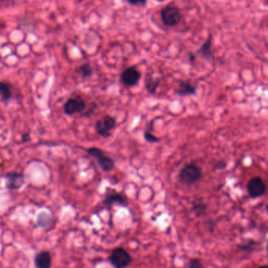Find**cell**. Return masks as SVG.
<instances>
[{
	"label": "cell",
	"instance_id": "obj_16",
	"mask_svg": "<svg viewBox=\"0 0 268 268\" xmlns=\"http://www.w3.org/2000/svg\"><path fill=\"white\" fill-rule=\"evenodd\" d=\"M76 73L81 76L83 79L91 77L93 75V71L91 65L89 64H83L76 69Z\"/></svg>",
	"mask_w": 268,
	"mask_h": 268
},
{
	"label": "cell",
	"instance_id": "obj_20",
	"mask_svg": "<svg viewBox=\"0 0 268 268\" xmlns=\"http://www.w3.org/2000/svg\"><path fill=\"white\" fill-rule=\"evenodd\" d=\"M188 268H204L203 263L199 259L197 258H194L190 260L189 263H188Z\"/></svg>",
	"mask_w": 268,
	"mask_h": 268
},
{
	"label": "cell",
	"instance_id": "obj_27",
	"mask_svg": "<svg viewBox=\"0 0 268 268\" xmlns=\"http://www.w3.org/2000/svg\"><path fill=\"white\" fill-rule=\"evenodd\" d=\"M4 1H5V0H0V2H4Z\"/></svg>",
	"mask_w": 268,
	"mask_h": 268
},
{
	"label": "cell",
	"instance_id": "obj_5",
	"mask_svg": "<svg viewBox=\"0 0 268 268\" xmlns=\"http://www.w3.org/2000/svg\"><path fill=\"white\" fill-rule=\"evenodd\" d=\"M116 126V122L110 115H105L98 119L95 124L96 133L103 138H109L111 136V131L113 130Z\"/></svg>",
	"mask_w": 268,
	"mask_h": 268
},
{
	"label": "cell",
	"instance_id": "obj_18",
	"mask_svg": "<svg viewBox=\"0 0 268 268\" xmlns=\"http://www.w3.org/2000/svg\"><path fill=\"white\" fill-rule=\"evenodd\" d=\"M257 246L256 242L253 240H246L244 243H241L239 245V249H242L243 251L252 253L254 251L256 246Z\"/></svg>",
	"mask_w": 268,
	"mask_h": 268
},
{
	"label": "cell",
	"instance_id": "obj_1",
	"mask_svg": "<svg viewBox=\"0 0 268 268\" xmlns=\"http://www.w3.org/2000/svg\"><path fill=\"white\" fill-rule=\"evenodd\" d=\"M203 177L202 169L197 164L187 163L181 168L178 178L186 185H193L198 183Z\"/></svg>",
	"mask_w": 268,
	"mask_h": 268
},
{
	"label": "cell",
	"instance_id": "obj_6",
	"mask_svg": "<svg viewBox=\"0 0 268 268\" xmlns=\"http://www.w3.org/2000/svg\"><path fill=\"white\" fill-rule=\"evenodd\" d=\"M86 109V103L82 96H76L69 98L63 106L64 113L67 115L82 113Z\"/></svg>",
	"mask_w": 268,
	"mask_h": 268
},
{
	"label": "cell",
	"instance_id": "obj_22",
	"mask_svg": "<svg viewBox=\"0 0 268 268\" xmlns=\"http://www.w3.org/2000/svg\"><path fill=\"white\" fill-rule=\"evenodd\" d=\"M226 166V164L223 162H219L218 163L216 164L215 168L217 170H221V169L224 168Z\"/></svg>",
	"mask_w": 268,
	"mask_h": 268
},
{
	"label": "cell",
	"instance_id": "obj_14",
	"mask_svg": "<svg viewBox=\"0 0 268 268\" xmlns=\"http://www.w3.org/2000/svg\"><path fill=\"white\" fill-rule=\"evenodd\" d=\"M161 79L158 77H153V76H146V80H145V87L147 90L151 94H155L157 89L160 85Z\"/></svg>",
	"mask_w": 268,
	"mask_h": 268
},
{
	"label": "cell",
	"instance_id": "obj_7",
	"mask_svg": "<svg viewBox=\"0 0 268 268\" xmlns=\"http://www.w3.org/2000/svg\"><path fill=\"white\" fill-rule=\"evenodd\" d=\"M141 73L135 67H129L121 74V82L124 86L130 88L136 86L141 80Z\"/></svg>",
	"mask_w": 268,
	"mask_h": 268
},
{
	"label": "cell",
	"instance_id": "obj_24",
	"mask_svg": "<svg viewBox=\"0 0 268 268\" xmlns=\"http://www.w3.org/2000/svg\"><path fill=\"white\" fill-rule=\"evenodd\" d=\"M266 253H267V255H268V241H267V243H266Z\"/></svg>",
	"mask_w": 268,
	"mask_h": 268
},
{
	"label": "cell",
	"instance_id": "obj_19",
	"mask_svg": "<svg viewBox=\"0 0 268 268\" xmlns=\"http://www.w3.org/2000/svg\"><path fill=\"white\" fill-rule=\"evenodd\" d=\"M144 138H145V141L150 144H155V143H158L160 141V140L154 134L151 133V132H150L148 129H146L145 133H144Z\"/></svg>",
	"mask_w": 268,
	"mask_h": 268
},
{
	"label": "cell",
	"instance_id": "obj_15",
	"mask_svg": "<svg viewBox=\"0 0 268 268\" xmlns=\"http://www.w3.org/2000/svg\"><path fill=\"white\" fill-rule=\"evenodd\" d=\"M198 53H201L202 56L205 58L210 59L213 57V50H212V38L207 40L202 46L201 48L198 50Z\"/></svg>",
	"mask_w": 268,
	"mask_h": 268
},
{
	"label": "cell",
	"instance_id": "obj_3",
	"mask_svg": "<svg viewBox=\"0 0 268 268\" xmlns=\"http://www.w3.org/2000/svg\"><path fill=\"white\" fill-rule=\"evenodd\" d=\"M109 262L115 268H126L132 262V257L124 248L117 247L111 253Z\"/></svg>",
	"mask_w": 268,
	"mask_h": 268
},
{
	"label": "cell",
	"instance_id": "obj_23",
	"mask_svg": "<svg viewBox=\"0 0 268 268\" xmlns=\"http://www.w3.org/2000/svg\"><path fill=\"white\" fill-rule=\"evenodd\" d=\"M258 268H268L267 265H263V266H259Z\"/></svg>",
	"mask_w": 268,
	"mask_h": 268
},
{
	"label": "cell",
	"instance_id": "obj_10",
	"mask_svg": "<svg viewBox=\"0 0 268 268\" xmlns=\"http://www.w3.org/2000/svg\"><path fill=\"white\" fill-rule=\"evenodd\" d=\"M5 179L7 181L6 187L7 189L11 190V191L21 189L25 183L24 175L20 173H7L5 175Z\"/></svg>",
	"mask_w": 268,
	"mask_h": 268
},
{
	"label": "cell",
	"instance_id": "obj_21",
	"mask_svg": "<svg viewBox=\"0 0 268 268\" xmlns=\"http://www.w3.org/2000/svg\"><path fill=\"white\" fill-rule=\"evenodd\" d=\"M127 2L133 6H145L148 3V0H127Z\"/></svg>",
	"mask_w": 268,
	"mask_h": 268
},
{
	"label": "cell",
	"instance_id": "obj_9",
	"mask_svg": "<svg viewBox=\"0 0 268 268\" xmlns=\"http://www.w3.org/2000/svg\"><path fill=\"white\" fill-rule=\"evenodd\" d=\"M103 205L105 207H112V205H119L120 207H127L128 199L126 196L122 192H118L115 190H111L107 193L103 200Z\"/></svg>",
	"mask_w": 268,
	"mask_h": 268
},
{
	"label": "cell",
	"instance_id": "obj_26",
	"mask_svg": "<svg viewBox=\"0 0 268 268\" xmlns=\"http://www.w3.org/2000/svg\"><path fill=\"white\" fill-rule=\"evenodd\" d=\"M266 212H267V214H268V204H267V206H266Z\"/></svg>",
	"mask_w": 268,
	"mask_h": 268
},
{
	"label": "cell",
	"instance_id": "obj_17",
	"mask_svg": "<svg viewBox=\"0 0 268 268\" xmlns=\"http://www.w3.org/2000/svg\"><path fill=\"white\" fill-rule=\"evenodd\" d=\"M192 210L195 213L196 216L201 217V216H203L206 213L207 206L204 203H202V202H194L192 203Z\"/></svg>",
	"mask_w": 268,
	"mask_h": 268
},
{
	"label": "cell",
	"instance_id": "obj_12",
	"mask_svg": "<svg viewBox=\"0 0 268 268\" xmlns=\"http://www.w3.org/2000/svg\"><path fill=\"white\" fill-rule=\"evenodd\" d=\"M176 93L180 96H192L196 93V87L189 82L180 81Z\"/></svg>",
	"mask_w": 268,
	"mask_h": 268
},
{
	"label": "cell",
	"instance_id": "obj_25",
	"mask_svg": "<svg viewBox=\"0 0 268 268\" xmlns=\"http://www.w3.org/2000/svg\"><path fill=\"white\" fill-rule=\"evenodd\" d=\"M157 1H158V2H164L165 0H157Z\"/></svg>",
	"mask_w": 268,
	"mask_h": 268
},
{
	"label": "cell",
	"instance_id": "obj_11",
	"mask_svg": "<svg viewBox=\"0 0 268 268\" xmlns=\"http://www.w3.org/2000/svg\"><path fill=\"white\" fill-rule=\"evenodd\" d=\"M36 268H52V256L50 252L41 251L35 256Z\"/></svg>",
	"mask_w": 268,
	"mask_h": 268
},
{
	"label": "cell",
	"instance_id": "obj_2",
	"mask_svg": "<svg viewBox=\"0 0 268 268\" xmlns=\"http://www.w3.org/2000/svg\"><path fill=\"white\" fill-rule=\"evenodd\" d=\"M87 153L96 159L98 165L104 172L109 173L113 171L115 168L114 160L109 155H107L102 149L93 147L88 148Z\"/></svg>",
	"mask_w": 268,
	"mask_h": 268
},
{
	"label": "cell",
	"instance_id": "obj_8",
	"mask_svg": "<svg viewBox=\"0 0 268 268\" xmlns=\"http://www.w3.org/2000/svg\"><path fill=\"white\" fill-rule=\"evenodd\" d=\"M266 184L260 177H253L247 184V191L252 198H259L266 192Z\"/></svg>",
	"mask_w": 268,
	"mask_h": 268
},
{
	"label": "cell",
	"instance_id": "obj_4",
	"mask_svg": "<svg viewBox=\"0 0 268 268\" xmlns=\"http://www.w3.org/2000/svg\"><path fill=\"white\" fill-rule=\"evenodd\" d=\"M162 22L169 27L177 25L182 19L181 11L177 7L167 6L161 11Z\"/></svg>",
	"mask_w": 268,
	"mask_h": 268
},
{
	"label": "cell",
	"instance_id": "obj_13",
	"mask_svg": "<svg viewBox=\"0 0 268 268\" xmlns=\"http://www.w3.org/2000/svg\"><path fill=\"white\" fill-rule=\"evenodd\" d=\"M13 96L12 85L7 81L0 82V97L4 102L11 100Z\"/></svg>",
	"mask_w": 268,
	"mask_h": 268
}]
</instances>
